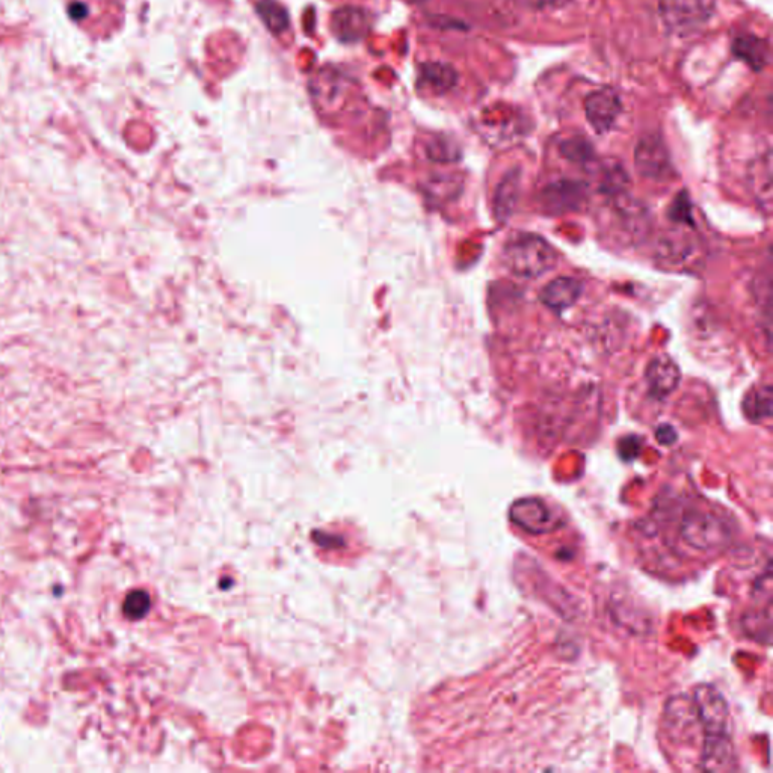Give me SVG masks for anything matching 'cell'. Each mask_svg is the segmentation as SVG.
<instances>
[{"label": "cell", "instance_id": "cell-1", "mask_svg": "<svg viewBox=\"0 0 773 773\" xmlns=\"http://www.w3.org/2000/svg\"><path fill=\"white\" fill-rule=\"evenodd\" d=\"M502 259L515 277L532 280L552 271L558 263V254L541 236L514 233L503 245Z\"/></svg>", "mask_w": 773, "mask_h": 773}, {"label": "cell", "instance_id": "cell-2", "mask_svg": "<svg viewBox=\"0 0 773 773\" xmlns=\"http://www.w3.org/2000/svg\"><path fill=\"white\" fill-rule=\"evenodd\" d=\"M681 541L700 553L725 549L731 541V529L725 520L706 509H689L678 527Z\"/></svg>", "mask_w": 773, "mask_h": 773}, {"label": "cell", "instance_id": "cell-3", "mask_svg": "<svg viewBox=\"0 0 773 773\" xmlns=\"http://www.w3.org/2000/svg\"><path fill=\"white\" fill-rule=\"evenodd\" d=\"M704 740L724 739L730 734V709L724 695L712 684H701L693 692Z\"/></svg>", "mask_w": 773, "mask_h": 773}, {"label": "cell", "instance_id": "cell-4", "mask_svg": "<svg viewBox=\"0 0 773 773\" xmlns=\"http://www.w3.org/2000/svg\"><path fill=\"white\" fill-rule=\"evenodd\" d=\"M659 14L669 31L687 35L709 22L713 0H660Z\"/></svg>", "mask_w": 773, "mask_h": 773}, {"label": "cell", "instance_id": "cell-5", "mask_svg": "<svg viewBox=\"0 0 773 773\" xmlns=\"http://www.w3.org/2000/svg\"><path fill=\"white\" fill-rule=\"evenodd\" d=\"M509 517L515 526L532 535L555 532L565 526V520L546 500L539 497H523L512 503Z\"/></svg>", "mask_w": 773, "mask_h": 773}, {"label": "cell", "instance_id": "cell-6", "mask_svg": "<svg viewBox=\"0 0 773 773\" xmlns=\"http://www.w3.org/2000/svg\"><path fill=\"white\" fill-rule=\"evenodd\" d=\"M635 165L642 177L654 182H665L674 174L668 148L663 139L656 135L639 139L635 150Z\"/></svg>", "mask_w": 773, "mask_h": 773}, {"label": "cell", "instance_id": "cell-7", "mask_svg": "<svg viewBox=\"0 0 773 773\" xmlns=\"http://www.w3.org/2000/svg\"><path fill=\"white\" fill-rule=\"evenodd\" d=\"M665 724L666 731L675 742L692 743L697 728H701L693 698L681 695L669 700L665 707Z\"/></svg>", "mask_w": 773, "mask_h": 773}, {"label": "cell", "instance_id": "cell-8", "mask_svg": "<svg viewBox=\"0 0 773 773\" xmlns=\"http://www.w3.org/2000/svg\"><path fill=\"white\" fill-rule=\"evenodd\" d=\"M621 111H623V105H621L620 97L609 88L595 91L586 97V118H588L589 124L594 127L595 132H609L615 124L616 118L620 117Z\"/></svg>", "mask_w": 773, "mask_h": 773}, {"label": "cell", "instance_id": "cell-9", "mask_svg": "<svg viewBox=\"0 0 773 773\" xmlns=\"http://www.w3.org/2000/svg\"><path fill=\"white\" fill-rule=\"evenodd\" d=\"M645 379L651 395L656 399H665L677 390L681 373L672 358L668 355H659L648 364Z\"/></svg>", "mask_w": 773, "mask_h": 773}, {"label": "cell", "instance_id": "cell-10", "mask_svg": "<svg viewBox=\"0 0 773 773\" xmlns=\"http://www.w3.org/2000/svg\"><path fill=\"white\" fill-rule=\"evenodd\" d=\"M586 188L583 183L562 180L547 186L543 191L544 209L553 213L570 212L579 209L585 200Z\"/></svg>", "mask_w": 773, "mask_h": 773}, {"label": "cell", "instance_id": "cell-11", "mask_svg": "<svg viewBox=\"0 0 773 773\" xmlns=\"http://www.w3.org/2000/svg\"><path fill=\"white\" fill-rule=\"evenodd\" d=\"M583 284L582 281L573 277H559L556 280L550 281L543 290H541V301L553 310H567V308L573 307L580 296H582Z\"/></svg>", "mask_w": 773, "mask_h": 773}, {"label": "cell", "instance_id": "cell-12", "mask_svg": "<svg viewBox=\"0 0 773 773\" xmlns=\"http://www.w3.org/2000/svg\"><path fill=\"white\" fill-rule=\"evenodd\" d=\"M520 180V171L514 170L506 174L497 186L496 195H494V213L499 221H506L514 215L520 198Z\"/></svg>", "mask_w": 773, "mask_h": 773}, {"label": "cell", "instance_id": "cell-13", "mask_svg": "<svg viewBox=\"0 0 773 773\" xmlns=\"http://www.w3.org/2000/svg\"><path fill=\"white\" fill-rule=\"evenodd\" d=\"M333 29L342 40H358L367 31L366 14L358 8H343L336 11L333 17Z\"/></svg>", "mask_w": 773, "mask_h": 773}, {"label": "cell", "instance_id": "cell-14", "mask_svg": "<svg viewBox=\"0 0 773 773\" xmlns=\"http://www.w3.org/2000/svg\"><path fill=\"white\" fill-rule=\"evenodd\" d=\"M734 53L740 59L751 65L754 70H763L769 59V50L763 40H758L754 35H742L737 37L733 46Z\"/></svg>", "mask_w": 773, "mask_h": 773}, {"label": "cell", "instance_id": "cell-15", "mask_svg": "<svg viewBox=\"0 0 773 773\" xmlns=\"http://www.w3.org/2000/svg\"><path fill=\"white\" fill-rule=\"evenodd\" d=\"M743 411L751 422H761L772 416V389L770 385H761L746 395Z\"/></svg>", "mask_w": 773, "mask_h": 773}, {"label": "cell", "instance_id": "cell-16", "mask_svg": "<svg viewBox=\"0 0 773 773\" xmlns=\"http://www.w3.org/2000/svg\"><path fill=\"white\" fill-rule=\"evenodd\" d=\"M456 71L450 65L429 62L422 67V81L435 93H446L456 84Z\"/></svg>", "mask_w": 773, "mask_h": 773}, {"label": "cell", "instance_id": "cell-17", "mask_svg": "<svg viewBox=\"0 0 773 773\" xmlns=\"http://www.w3.org/2000/svg\"><path fill=\"white\" fill-rule=\"evenodd\" d=\"M659 253L666 262H684L687 256H692V244L681 235L666 236L660 244Z\"/></svg>", "mask_w": 773, "mask_h": 773}, {"label": "cell", "instance_id": "cell-18", "mask_svg": "<svg viewBox=\"0 0 773 773\" xmlns=\"http://www.w3.org/2000/svg\"><path fill=\"white\" fill-rule=\"evenodd\" d=\"M743 629L751 638L769 642L770 629H772V624H770V607L766 609V612H752L745 616Z\"/></svg>", "mask_w": 773, "mask_h": 773}, {"label": "cell", "instance_id": "cell-19", "mask_svg": "<svg viewBox=\"0 0 773 773\" xmlns=\"http://www.w3.org/2000/svg\"><path fill=\"white\" fill-rule=\"evenodd\" d=\"M259 14L271 31L281 32L289 25L286 11L274 0H263L262 4L259 5Z\"/></svg>", "mask_w": 773, "mask_h": 773}, {"label": "cell", "instance_id": "cell-20", "mask_svg": "<svg viewBox=\"0 0 773 773\" xmlns=\"http://www.w3.org/2000/svg\"><path fill=\"white\" fill-rule=\"evenodd\" d=\"M752 188H754L755 197L761 201L766 209H770V201H772V171H770L769 156L767 161L761 162V171L755 173L754 182H752Z\"/></svg>", "mask_w": 773, "mask_h": 773}, {"label": "cell", "instance_id": "cell-21", "mask_svg": "<svg viewBox=\"0 0 773 773\" xmlns=\"http://www.w3.org/2000/svg\"><path fill=\"white\" fill-rule=\"evenodd\" d=\"M150 595L145 591H133L127 595L126 601H124V615L129 620H141L147 615L150 610Z\"/></svg>", "mask_w": 773, "mask_h": 773}, {"label": "cell", "instance_id": "cell-22", "mask_svg": "<svg viewBox=\"0 0 773 773\" xmlns=\"http://www.w3.org/2000/svg\"><path fill=\"white\" fill-rule=\"evenodd\" d=\"M561 153L564 154L568 161L577 162V164H585V162L591 161L592 148L589 142L585 139H568L561 145Z\"/></svg>", "mask_w": 773, "mask_h": 773}, {"label": "cell", "instance_id": "cell-23", "mask_svg": "<svg viewBox=\"0 0 773 773\" xmlns=\"http://www.w3.org/2000/svg\"><path fill=\"white\" fill-rule=\"evenodd\" d=\"M641 452V441L636 437H626L620 443L621 458L632 461Z\"/></svg>", "mask_w": 773, "mask_h": 773}, {"label": "cell", "instance_id": "cell-24", "mask_svg": "<svg viewBox=\"0 0 773 773\" xmlns=\"http://www.w3.org/2000/svg\"><path fill=\"white\" fill-rule=\"evenodd\" d=\"M526 7L532 10H555V8L564 7L570 0H521Z\"/></svg>", "mask_w": 773, "mask_h": 773}, {"label": "cell", "instance_id": "cell-25", "mask_svg": "<svg viewBox=\"0 0 773 773\" xmlns=\"http://www.w3.org/2000/svg\"><path fill=\"white\" fill-rule=\"evenodd\" d=\"M671 216L674 218V221L677 222H686L687 224V222L690 221V207L686 198H684V200L675 201Z\"/></svg>", "mask_w": 773, "mask_h": 773}, {"label": "cell", "instance_id": "cell-26", "mask_svg": "<svg viewBox=\"0 0 773 773\" xmlns=\"http://www.w3.org/2000/svg\"><path fill=\"white\" fill-rule=\"evenodd\" d=\"M656 438L660 444H665V446H671V444H674L675 440H677V432L674 431V428H672V426L663 425V426H660L659 429H657Z\"/></svg>", "mask_w": 773, "mask_h": 773}]
</instances>
